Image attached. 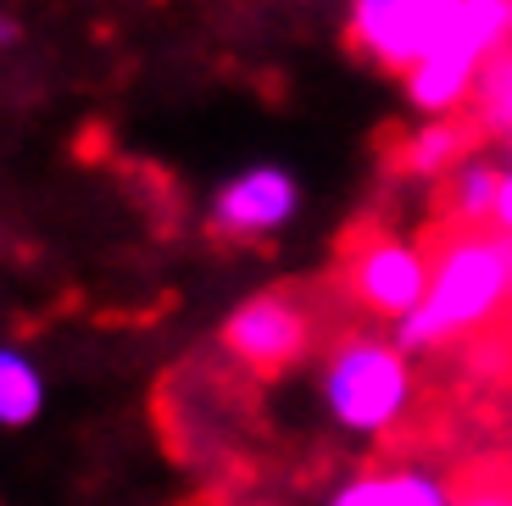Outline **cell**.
<instances>
[{
  "label": "cell",
  "mask_w": 512,
  "mask_h": 506,
  "mask_svg": "<svg viewBox=\"0 0 512 506\" xmlns=\"http://www.w3.org/2000/svg\"><path fill=\"white\" fill-rule=\"evenodd\" d=\"M512 306V234L501 228H451L429 245V295L396 329L407 356L440 351L496 323Z\"/></svg>",
  "instance_id": "6da1fadb"
},
{
  "label": "cell",
  "mask_w": 512,
  "mask_h": 506,
  "mask_svg": "<svg viewBox=\"0 0 512 506\" xmlns=\"http://www.w3.org/2000/svg\"><path fill=\"white\" fill-rule=\"evenodd\" d=\"M318 395L334 429L373 440L390 434L412 406V356L396 340H373V334H346L329 345L318 373Z\"/></svg>",
  "instance_id": "7a4b0ae2"
},
{
  "label": "cell",
  "mask_w": 512,
  "mask_h": 506,
  "mask_svg": "<svg viewBox=\"0 0 512 506\" xmlns=\"http://www.w3.org/2000/svg\"><path fill=\"white\" fill-rule=\"evenodd\" d=\"M346 295L351 306H362L368 317L384 323H407L429 295V245H412L401 234H368L357 240V251L346 256Z\"/></svg>",
  "instance_id": "3957f363"
},
{
  "label": "cell",
  "mask_w": 512,
  "mask_h": 506,
  "mask_svg": "<svg viewBox=\"0 0 512 506\" xmlns=\"http://www.w3.org/2000/svg\"><path fill=\"white\" fill-rule=\"evenodd\" d=\"M295 217H301V178L279 162H256V167H245V173L223 178L212 206H206L212 234H218V240H234V245L279 240Z\"/></svg>",
  "instance_id": "277c9868"
},
{
  "label": "cell",
  "mask_w": 512,
  "mask_h": 506,
  "mask_svg": "<svg viewBox=\"0 0 512 506\" xmlns=\"http://www.w3.org/2000/svg\"><path fill=\"white\" fill-rule=\"evenodd\" d=\"M223 351L234 356L240 367L273 379L284 367H295L301 356L312 351V312L295 295L284 290H262L251 301H240L229 317H223Z\"/></svg>",
  "instance_id": "5b68a950"
},
{
  "label": "cell",
  "mask_w": 512,
  "mask_h": 506,
  "mask_svg": "<svg viewBox=\"0 0 512 506\" xmlns=\"http://www.w3.org/2000/svg\"><path fill=\"white\" fill-rule=\"evenodd\" d=\"M457 0H351V45L407 78L440 45Z\"/></svg>",
  "instance_id": "8992f818"
},
{
  "label": "cell",
  "mask_w": 512,
  "mask_h": 506,
  "mask_svg": "<svg viewBox=\"0 0 512 506\" xmlns=\"http://www.w3.org/2000/svg\"><path fill=\"white\" fill-rule=\"evenodd\" d=\"M329 506H457V484L423 462H384L346 479L329 495Z\"/></svg>",
  "instance_id": "52a82bcc"
},
{
  "label": "cell",
  "mask_w": 512,
  "mask_h": 506,
  "mask_svg": "<svg viewBox=\"0 0 512 506\" xmlns=\"http://www.w3.org/2000/svg\"><path fill=\"white\" fill-rule=\"evenodd\" d=\"M479 128L462 123V117H429L423 128H412L407 145H401V173L418 178V184H446L468 156H474Z\"/></svg>",
  "instance_id": "ba28073f"
},
{
  "label": "cell",
  "mask_w": 512,
  "mask_h": 506,
  "mask_svg": "<svg viewBox=\"0 0 512 506\" xmlns=\"http://www.w3.org/2000/svg\"><path fill=\"white\" fill-rule=\"evenodd\" d=\"M435 51H451L474 67H485L490 56L512 51V0H457Z\"/></svg>",
  "instance_id": "9c48e42d"
},
{
  "label": "cell",
  "mask_w": 512,
  "mask_h": 506,
  "mask_svg": "<svg viewBox=\"0 0 512 506\" xmlns=\"http://www.w3.org/2000/svg\"><path fill=\"white\" fill-rule=\"evenodd\" d=\"M501 173H507V167H496L490 156H468V162L440 184V206H446L451 228H490L496 223Z\"/></svg>",
  "instance_id": "30bf717a"
},
{
  "label": "cell",
  "mask_w": 512,
  "mask_h": 506,
  "mask_svg": "<svg viewBox=\"0 0 512 506\" xmlns=\"http://www.w3.org/2000/svg\"><path fill=\"white\" fill-rule=\"evenodd\" d=\"M45 412V373L28 351L0 345V429H28Z\"/></svg>",
  "instance_id": "8fae6325"
},
{
  "label": "cell",
  "mask_w": 512,
  "mask_h": 506,
  "mask_svg": "<svg viewBox=\"0 0 512 506\" xmlns=\"http://www.w3.org/2000/svg\"><path fill=\"white\" fill-rule=\"evenodd\" d=\"M468 123H474L479 134L512 140V51H501L485 62V73H479V84H474V101H468Z\"/></svg>",
  "instance_id": "7c38bea8"
},
{
  "label": "cell",
  "mask_w": 512,
  "mask_h": 506,
  "mask_svg": "<svg viewBox=\"0 0 512 506\" xmlns=\"http://www.w3.org/2000/svg\"><path fill=\"white\" fill-rule=\"evenodd\" d=\"M457 506H512V479H474L457 490Z\"/></svg>",
  "instance_id": "4fadbf2b"
},
{
  "label": "cell",
  "mask_w": 512,
  "mask_h": 506,
  "mask_svg": "<svg viewBox=\"0 0 512 506\" xmlns=\"http://www.w3.org/2000/svg\"><path fill=\"white\" fill-rule=\"evenodd\" d=\"M490 228H501V234H512V167L501 173V195H496V223Z\"/></svg>",
  "instance_id": "5bb4252c"
},
{
  "label": "cell",
  "mask_w": 512,
  "mask_h": 506,
  "mask_svg": "<svg viewBox=\"0 0 512 506\" xmlns=\"http://www.w3.org/2000/svg\"><path fill=\"white\" fill-rule=\"evenodd\" d=\"M12 39H17V23L12 17H0V45H12Z\"/></svg>",
  "instance_id": "9a60e30c"
}]
</instances>
